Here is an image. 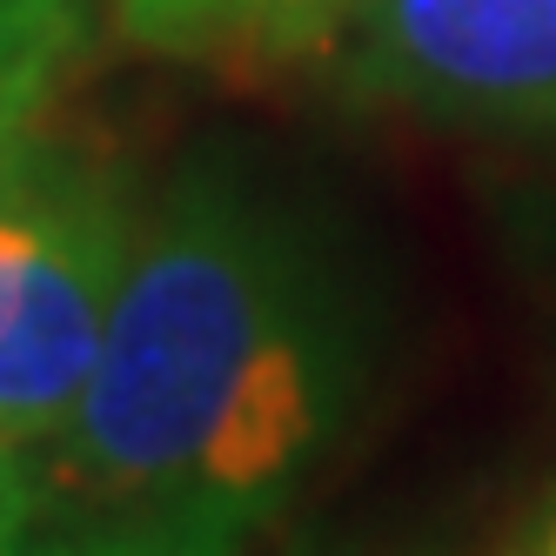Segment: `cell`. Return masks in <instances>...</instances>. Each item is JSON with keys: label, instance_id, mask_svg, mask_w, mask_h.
Here are the masks:
<instances>
[{"label": "cell", "instance_id": "1", "mask_svg": "<svg viewBox=\"0 0 556 556\" xmlns=\"http://www.w3.org/2000/svg\"><path fill=\"white\" fill-rule=\"evenodd\" d=\"M355 382L349 282L308 222L228 162L141 215L48 483L108 530L235 556L336 435Z\"/></svg>", "mask_w": 556, "mask_h": 556}, {"label": "cell", "instance_id": "2", "mask_svg": "<svg viewBox=\"0 0 556 556\" xmlns=\"http://www.w3.org/2000/svg\"><path fill=\"white\" fill-rule=\"evenodd\" d=\"M135 228L122 175L74 141L34 128L0 154V443L34 456L74 416Z\"/></svg>", "mask_w": 556, "mask_h": 556}, {"label": "cell", "instance_id": "3", "mask_svg": "<svg viewBox=\"0 0 556 556\" xmlns=\"http://www.w3.org/2000/svg\"><path fill=\"white\" fill-rule=\"evenodd\" d=\"M355 88L429 122L556 135V0H369Z\"/></svg>", "mask_w": 556, "mask_h": 556}, {"label": "cell", "instance_id": "4", "mask_svg": "<svg viewBox=\"0 0 556 556\" xmlns=\"http://www.w3.org/2000/svg\"><path fill=\"white\" fill-rule=\"evenodd\" d=\"M369 0H114L128 48L175 61H289L363 21Z\"/></svg>", "mask_w": 556, "mask_h": 556}, {"label": "cell", "instance_id": "5", "mask_svg": "<svg viewBox=\"0 0 556 556\" xmlns=\"http://www.w3.org/2000/svg\"><path fill=\"white\" fill-rule=\"evenodd\" d=\"M94 34L88 0H0V154L48 114Z\"/></svg>", "mask_w": 556, "mask_h": 556}, {"label": "cell", "instance_id": "6", "mask_svg": "<svg viewBox=\"0 0 556 556\" xmlns=\"http://www.w3.org/2000/svg\"><path fill=\"white\" fill-rule=\"evenodd\" d=\"M41 476L27 469V450H14V443H0V556L14 549V536L34 523V509H41Z\"/></svg>", "mask_w": 556, "mask_h": 556}, {"label": "cell", "instance_id": "7", "mask_svg": "<svg viewBox=\"0 0 556 556\" xmlns=\"http://www.w3.org/2000/svg\"><path fill=\"white\" fill-rule=\"evenodd\" d=\"M34 556H215L202 543H175V536H154V530H94L88 543H67V549H34Z\"/></svg>", "mask_w": 556, "mask_h": 556}, {"label": "cell", "instance_id": "8", "mask_svg": "<svg viewBox=\"0 0 556 556\" xmlns=\"http://www.w3.org/2000/svg\"><path fill=\"white\" fill-rule=\"evenodd\" d=\"M549 556H556V549H549Z\"/></svg>", "mask_w": 556, "mask_h": 556}]
</instances>
